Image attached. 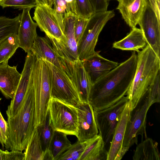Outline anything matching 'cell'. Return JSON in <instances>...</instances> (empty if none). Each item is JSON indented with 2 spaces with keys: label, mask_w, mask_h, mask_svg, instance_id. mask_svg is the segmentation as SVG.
Returning a JSON list of instances; mask_svg holds the SVG:
<instances>
[{
  "label": "cell",
  "mask_w": 160,
  "mask_h": 160,
  "mask_svg": "<svg viewBox=\"0 0 160 160\" xmlns=\"http://www.w3.org/2000/svg\"><path fill=\"white\" fill-rule=\"evenodd\" d=\"M81 61L93 84L119 64L104 58L98 52Z\"/></svg>",
  "instance_id": "obj_17"
},
{
  "label": "cell",
  "mask_w": 160,
  "mask_h": 160,
  "mask_svg": "<svg viewBox=\"0 0 160 160\" xmlns=\"http://www.w3.org/2000/svg\"><path fill=\"white\" fill-rule=\"evenodd\" d=\"M34 90L31 73L28 88L20 108L7 121L8 136L4 147L8 150H24L35 127Z\"/></svg>",
  "instance_id": "obj_2"
},
{
  "label": "cell",
  "mask_w": 160,
  "mask_h": 160,
  "mask_svg": "<svg viewBox=\"0 0 160 160\" xmlns=\"http://www.w3.org/2000/svg\"><path fill=\"white\" fill-rule=\"evenodd\" d=\"M86 146L85 141L81 142L78 140L62 153L57 160H79Z\"/></svg>",
  "instance_id": "obj_30"
},
{
  "label": "cell",
  "mask_w": 160,
  "mask_h": 160,
  "mask_svg": "<svg viewBox=\"0 0 160 160\" xmlns=\"http://www.w3.org/2000/svg\"><path fill=\"white\" fill-rule=\"evenodd\" d=\"M2 0H0V2H1V1H2Z\"/></svg>",
  "instance_id": "obj_44"
},
{
  "label": "cell",
  "mask_w": 160,
  "mask_h": 160,
  "mask_svg": "<svg viewBox=\"0 0 160 160\" xmlns=\"http://www.w3.org/2000/svg\"><path fill=\"white\" fill-rule=\"evenodd\" d=\"M37 127H38L42 149L43 151L45 152L48 149L55 131L51 121L48 111L43 122Z\"/></svg>",
  "instance_id": "obj_28"
},
{
  "label": "cell",
  "mask_w": 160,
  "mask_h": 160,
  "mask_svg": "<svg viewBox=\"0 0 160 160\" xmlns=\"http://www.w3.org/2000/svg\"><path fill=\"white\" fill-rule=\"evenodd\" d=\"M75 2L77 17L88 19L94 13L89 0H75Z\"/></svg>",
  "instance_id": "obj_32"
},
{
  "label": "cell",
  "mask_w": 160,
  "mask_h": 160,
  "mask_svg": "<svg viewBox=\"0 0 160 160\" xmlns=\"http://www.w3.org/2000/svg\"><path fill=\"white\" fill-rule=\"evenodd\" d=\"M131 108L128 100L116 128L108 151L107 160H120L124 155L122 151V144L127 124L132 111Z\"/></svg>",
  "instance_id": "obj_15"
},
{
  "label": "cell",
  "mask_w": 160,
  "mask_h": 160,
  "mask_svg": "<svg viewBox=\"0 0 160 160\" xmlns=\"http://www.w3.org/2000/svg\"><path fill=\"white\" fill-rule=\"evenodd\" d=\"M21 77L17 66H10L8 61L0 63V91L6 98L13 97Z\"/></svg>",
  "instance_id": "obj_19"
},
{
  "label": "cell",
  "mask_w": 160,
  "mask_h": 160,
  "mask_svg": "<svg viewBox=\"0 0 160 160\" xmlns=\"http://www.w3.org/2000/svg\"><path fill=\"white\" fill-rule=\"evenodd\" d=\"M128 101V97L124 96L108 107L100 110H93L99 134L105 147H110L116 126Z\"/></svg>",
  "instance_id": "obj_10"
},
{
  "label": "cell",
  "mask_w": 160,
  "mask_h": 160,
  "mask_svg": "<svg viewBox=\"0 0 160 160\" xmlns=\"http://www.w3.org/2000/svg\"><path fill=\"white\" fill-rule=\"evenodd\" d=\"M48 111L55 130L77 136L78 124V109L76 106L51 98Z\"/></svg>",
  "instance_id": "obj_6"
},
{
  "label": "cell",
  "mask_w": 160,
  "mask_h": 160,
  "mask_svg": "<svg viewBox=\"0 0 160 160\" xmlns=\"http://www.w3.org/2000/svg\"><path fill=\"white\" fill-rule=\"evenodd\" d=\"M94 12L107 10L109 2L107 0H89Z\"/></svg>",
  "instance_id": "obj_37"
},
{
  "label": "cell",
  "mask_w": 160,
  "mask_h": 160,
  "mask_svg": "<svg viewBox=\"0 0 160 160\" xmlns=\"http://www.w3.org/2000/svg\"><path fill=\"white\" fill-rule=\"evenodd\" d=\"M153 104L147 92L132 111L127 123L122 144V151L125 155L130 147L138 142V137L144 135L147 138L146 131L147 114Z\"/></svg>",
  "instance_id": "obj_9"
},
{
  "label": "cell",
  "mask_w": 160,
  "mask_h": 160,
  "mask_svg": "<svg viewBox=\"0 0 160 160\" xmlns=\"http://www.w3.org/2000/svg\"><path fill=\"white\" fill-rule=\"evenodd\" d=\"M31 9L27 8L22 10L17 33L19 47L27 53L31 51L38 36L37 28L38 25L31 17L30 13Z\"/></svg>",
  "instance_id": "obj_16"
},
{
  "label": "cell",
  "mask_w": 160,
  "mask_h": 160,
  "mask_svg": "<svg viewBox=\"0 0 160 160\" xmlns=\"http://www.w3.org/2000/svg\"><path fill=\"white\" fill-rule=\"evenodd\" d=\"M135 72L126 95L132 110L142 98L160 72V58L148 45L137 52Z\"/></svg>",
  "instance_id": "obj_3"
},
{
  "label": "cell",
  "mask_w": 160,
  "mask_h": 160,
  "mask_svg": "<svg viewBox=\"0 0 160 160\" xmlns=\"http://www.w3.org/2000/svg\"><path fill=\"white\" fill-rule=\"evenodd\" d=\"M35 57L31 51L27 53L19 83L6 111L8 118L13 117L21 108L28 86Z\"/></svg>",
  "instance_id": "obj_13"
},
{
  "label": "cell",
  "mask_w": 160,
  "mask_h": 160,
  "mask_svg": "<svg viewBox=\"0 0 160 160\" xmlns=\"http://www.w3.org/2000/svg\"><path fill=\"white\" fill-rule=\"evenodd\" d=\"M38 5H48L47 0H36Z\"/></svg>",
  "instance_id": "obj_41"
},
{
  "label": "cell",
  "mask_w": 160,
  "mask_h": 160,
  "mask_svg": "<svg viewBox=\"0 0 160 160\" xmlns=\"http://www.w3.org/2000/svg\"><path fill=\"white\" fill-rule=\"evenodd\" d=\"M147 4L160 18V0H147Z\"/></svg>",
  "instance_id": "obj_38"
},
{
  "label": "cell",
  "mask_w": 160,
  "mask_h": 160,
  "mask_svg": "<svg viewBox=\"0 0 160 160\" xmlns=\"http://www.w3.org/2000/svg\"><path fill=\"white\" fill-rule=\"evenodd\" d=\"M24 154L22 151L8 150L5 151L0 148V160H24Z\"/></svg>",
  "instance_id": "obj_36"
},
{
  "label": "cell",
  "mask_w": 160,
  "mask_h": 160,
  "mask_svg": "<svg viewBox=\"0 0 160 160\" xmlns=\"http://www.w3.org/2000/svg\"><path fill=\"white\" fill-rule=\"evenodd\" d=\"M44 60L48 67L51 98L75 106L82 103L75 85L71 78L63 71Z\"/></svg>",
  "instance_id": "obj_8"
},
{
  "label": "cell",
  "mask_w": 160,
  "mask_h": 160,
  "mask_svg": "<svg viewBox=\"0 0 160 160\" xmlns=\"http://www.w3.org/2000/svg\"><path fill=\"white\" fill-rule=\"evenodd\" d=\"M64 16L48 5H39L35 8L33 18L46 35L57 40L55 45L59 48L66 43Z\"/></svg>",
  "instance_id": "obj_7"
},
{
  "label": "cell",
  "mask_w": 160,
  "mask_h": 160,
  "mask_svg": "<svg viewBox=\"0 0 160 160\" xmlns=\"http://www.w3.org/2000/svg\"><path fill=\"white\" fill-rule=\"evenodd\" d=\"M138 24L147 44L160 58V18L147 4Z\"/></svg>",
  "instance_id": "obj_12"
},
{
  "label": "cell",
  "mask_w": 160,
  "mask_h": 160,
  "mask_svg": "<svg viewBox=\"0 0 160 160\" xmlns=\"http://www.w3.org/2000/svg\"><path fill=\"white\" fill-rule=\"evenodd\" d=\"M24 152V160H43L42 150L37 127H35Z\"/></svg>",
  "instance_id": "obj_25"
},
{
  "label": "cell",
  "mask_w": 160,
  "mask_h": 160,
  "mask_svg": "<svg viewBox=\"0 0 160 160\" xmlns=\"http://www.w3.org/2000/svg\"><path fill=\"white\" fill-rule=\"evenodd\" d=\"M53 9L63 16L69 12L76 14L75 0H53Z\"/></svg>",
  "instance_id": "obj_33"
},
{
  "label": "cell",
  "mask_w": 160,
  "mask_h": 160,
  "mask_svg": "<svg viewBox=\"0 0 160 160\" xmlns=\"http://www.w3.org/2000/svg\"><path fill=\"white\" fill-rule=\"evenodd\" d=\"M0 129L6 142L8 136V126L7 121L4 119L0 111Z\"/></svg>",
  "instance_id": "obj_39"
},
{
  "label": "cell",
  "mask_w": 160,
  "mask_h": 160,
  "mask_svg": "<svg viewBox=\"0 0 160 160\" xmlns=\"http://www.w3.org/2000/svg\"><path fill=\"white\" fill-rule=\"evenodd\" d=\"M38 5L36 0H2L0 2V6L3 8L11 7L19 10L32 8Z\"/></svg>",
  "instance_id": "obj_31"
},
{
  "label": "cell",
  "mask_w": 160,
  "mask_h": 160,
  "mask_svg": "<svg viewBox=\"0 0 160 160\" xmlns=\"http://www.w3.org/2000/svg\"><path fill=\"white\" fill-rule=\"evenodd\" d=\"M160 73H158L154 82L149 87L146 92L153 104L160 101Z\"/></svg>",
  "instance_id": "obj_34"
},
{
  "label": "cell",
  "mask_w": 160,
  "mask_h": 160,
  "mask_svg": "<svg viewBox=\"0 0 160 160\" xmlns=\"http://www.w3.org/2000/svg\"><path fill=\"white\" fill-rule=\"evenodd\" d=\"M48 71L45 60L35 56L32 74L34 90L35 127L43 122L48 111L51 98Z\"/></svg>",
  "instance_id": "obj_4"
},
{
  "label": "cell",
  "mask_w": 160,
  "mask_h": 160,
  "mask_svg": "<svg viewBox=\"0 0 160 160\" xmlns=\"http://www.w3.org/2000/svg\"><path fill=\"white\" fill-rule=\"evenodd\" d=\"M118 2L116 9L126 24L132 29L138 24L147 5V0H115Z\"/></svg>",
  "instance_id": "obj_18"
},
{
  "label": "cell",
  "mask_w": 160,
  "mask_h": 160,
  "mask_svg": "<svg viewBox=\"0 0 160 160\" xmlns=\"http://www.w3.org/2000/svg\"><path fill=\"white\" fill-rule=\"evenodd\" d=\"M88 19L77 17L74 24L75 39L77 46L79 44L88 24Z\"/></svg>",
  "instance_id": "obj_35"
},
{
  "label": "cell",
  "mask_w": 160,
  "mask_h": 160,
  "mask_svg": "<svg viewBox=\"0 0 160 160\" xmlns=\"http://www.w3.org/2000/svg\"><path fill=\"white\" fill-rule=\"evenodd\" d=\"M48 4L52 7L53 5V0H47Z\"/></svg>",
  "instance_id": "obj_42"
},
{
  "label": "cell",
  "mask_w": 160,
  "mask_h": 160,
  "mask_svg": "<svg viewBox=\"0 0 160 160\" xmlns=\"http://www.w3.org/2000/svg\"><path fill=\"white\" fill-rule=\"evenodd\" d=\"M82 103H89V97L93 84L82 62L79 60L73 64L72 79Z\"/></svg>",
  "instance_id": "obj_21"
},
{
  "label": "cell",
  "mask_w": 160,
  "mask_h": 160,
  "mask_svg": "<svg viewBox=\"0 0 160 160\" xmlns=\"http://www.w3.org/2000/svg\"><path fill=\"white\" fill-rule=\"evenodd\" d=\"M143 33L140 28L136 27L132 29L124 38L114 42L113 48L122 50H131L137 52L147 45Z\"/></svg>",
  "instance_id": "obj_23"
},
{
  "label": "cell",
  "mask_w": 160,
  "mask_h": 160,
  "mask_svg": "<svg viewBox=\"0 0 160 160\" xmlns=\"http://www.w3.org/2000/svg\"><path fill=\"white\" fill-rule=\"evenodd\" d=\"M158 143L152 139L146 138L138 144L132 156L133 160H160Z\"/></svg>",
  "instance_id": "obj_24"
},
{
  "label": "cell",
  "mask_w": 160,
  "mask_h": 160,
  "mask_svg": "<svg viewBox=\"0 0 160 160\" xmlns=\"http://www.w3.org/2000/svg\"><path fill=\"white\" fill-rule=\"evenodd\" d=\"M19 47L17 33H13L0 42V63L8 61Z\"/></svg>",
  "instance_id": "obj_27"
},
{
  "label": "cell",
  "mask_w": 160,
  "mask_h": 160,
  "mask_svg": "<svg viewBox=\"0 0 160 160\" xmlns=\"http://www.w3.org/2000/svg\"><path fill=\"white\" fill-rule=\"evenodd\" d=\"M0 143L3 147H4L6 143V140L5 139L0 129Z\"/></svg>",
  "instance_id": "obj_40"
},
{
  "label": "cell",
  "mask_w": 160,
  "mask_h": 160,
  "mask_svg": "<svg viewBox=\"0 0 160 160\" xmlns=\"http://www.w3.org/2000/svg\"><path fill=\"white\" fill-rule=\"evenodd\" d=\"M21 15L13 18L0 17V42L11 34L18 33Z\"/></svg>",
  "instance_id": "obj_29"
},
{
  "label": "cell",
  "mask_w": 160,
  "mask_h": 160,
  "mask_svg": "<svg viewBox=\"0 0 160 160\" xmlns=\"http://www.w3.org/2000/svg\"><path fill=\"white\" fill-rule=\"evenodd\" d=\"M78 109V128L77 137L83 142L98 134L94 110L89 103H82L76 106Z\"/></svg>",
  "instance_id": "obj_14"
},
{
  "label": "cell",
  "mask_w": 160,
  "mask_h": 160,
  "mask_svg": "<svg viewBox=\"0 0 160 160\" xmlns=\"http://www.w3.org/2000/svg\"><path fill=\"white\" fill-rule=\"evenodd\" d=\"M137 62V54L133 51L128 59L93 84L89 101L94 110L108 107L126 95L134 76Z\"/></svg>",
  "instance_id": "obj_1"
},
{
  "label": "cell",
  "mask_w": 160,
  "mask_h": 160,
  "mask_svg": "<svg viewBox=\"0 0 160 160\" xmlns=\"http://www.w3.org/2000/svg\"><path fill=\"white\" fill-rule=\"evenodd\" d=\"M85 142L84 150L79 160H107L108 151L99 134Z\"/></svg>",
  "instance_id": "obj_22"
},
{
  "label": "cell",
  "mask_w": 160,
  "mask_h": 160,
  "mask_svg": "<svg viewBox=\"0 0 160 160\" xmlns=\"http://www.w3.org/2000/svg\"><path fill=\"white\" fill-rule=\"evenodd\" d=\"M107 1L109 2L110 1H111V0H107Z\"/></svg>",
  "instance_id": "obj_43"
},
{
  "label": "cell",
  "mask_w": 160,
  "mask_h": 160,
  "mask_svg": "<svg viewBox=\"0 0 160 160\" xmlns=\"http://www.w3.org/2000/svg\"><path fill=\"white\" fill-rule=\"evenodd\" d=\"M77 17L75 13L71 12L64 14L63 20L66 43L61 48L55 51L68 72L71 74L73 72L74 63L79 60L74 30V22Z\"/></svg>",
  "instance_id": "obj_11"
},
{
  "label": "cell",
  "mask_w": 160,
  "mask_h": 160,
  "mask_svg": "<svg viewBox=\"0 0 160 160\" xmlns=\"http://www.w3.org/2000/svg\"><path fill=\"white\" fill-rule=\"evenodd\" d=\"M71 145L66 133L55 130L48 148L53 160H57L59 157Z\"/></svg>",
  "instance_id": "obj_26"
},
{
  "label": "cell",
  "mask_w": 160,
  "mask_h": 160,
  "mask_svg": "<svg viewBox=\"0 0 160 160\" xmlns=\"http://www.w3.org/2000/svg\"><path fill=\"white\" fill-rule=\"evenodd\" d=\"M31 51L36 57L48 61L63 71L70 77L61 60L46 36L43 37L38 36L34 41Z\"/></svg>",
  "instance_id": "obj_20"
},
{
  "label": "cell",
  "mask_w": 160,
  "mask_h": 160,
  "mask_svg": "<svg viewBox=\"0 0 160 160\" xmlns=\"http://www.w3.org/2000/svg\"><path fill=\"white\" fill-rule=\"evenodd\" d=\"M115 15L113 10L94 12L89 18L79 44L77 46L79 59L82 61L92 56L96 52L95 48L99 36L108 22Z\"/></svg>",
  "instance_id": "obj_5"
}]
</instances>
